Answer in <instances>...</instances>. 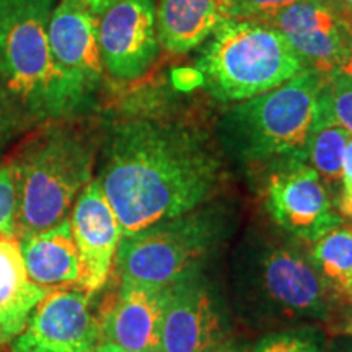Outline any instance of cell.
<instances>
[{
	"label": "cell",
	"instance_id": "cell-20",
	"mask_svg": "<svg viewBox=\"0 0 352 352\" xmlns=\"http://www.w3.org/2000/svg\"><path fill=\"white\" fill-rule=\"evenodd\" d=\"M315 121L334 122L352 135V77L340 69L324 72Z\"/></svg>",
	"mask_w": 352,
	"mask_h": 352
},
{
	"label": "cell",
	"instance_id": "cell-7",
	"mask_svg": "<svg viewBox=\"0 0 352 352\" xmlns=\"http://www.w3.org/2000/svg\"><path fill=\"white\" fill-rule=\"evenodd\" d=\"M226 206H201L179 217L164 220L131 236L118 246L114 271L121 283L171 287L202 272L232 228Z\"/></svg>",
	"mask_w": 352,
	"mask_h": 352
},
{
	"label": "cell",
	"instance_id": "cell-27",
	"mask_svg": "<svg viewBox=\"0 0 352 352\" xmlns=\"http://www.w3.org/2000/svg\"><path fill=\"white\" fill-rule=\"evenodd\" d=\"M327 352H352L351 336H331L328 341Z\"/></svg>",
	"mask_w": 352,
	"mask_h": 352
},
{
	"label": "cell",
	"instance_id": "cell-24",
	"mask_svg": "<svg viewBox=\"0 0 352 352\" xmlns=\"http://www.w3.org/2000/svg\"><path fill=\"white\" fill-rule=\"evenodd\" d=\"M19 197L12 166L8 160L0 162V235L16 236Z\"/></svg>",
	"mask_w": 352,
	"mask_h": 352
},
{
	"label": "cell",
	"instance_id": "cell-25",
	"mask_svg": "<svg viewBox=\"0 0 352 352\" xmlns=\"http://www.w3.org/2000/svg\"><path fill=\"white\" fill-rule=\"evenodd\" d=\"M338 212L342 215V219L347 217V214L352 210V138L347 144L344 162H342V176H341V192L340 199L336 202Z\"/></svg>",
	"mask_w": 352,
	"mask_h": 352
},
{
	"label": "cell",
	"instance_id": "cell-11",
	"mask_svg": "<svg viewBox=\"0 0 352 352\" xmlns=\"http://www.w3.org/2000/svg\"><path fill=\"white\" fill-rule=\"evenodd\" d=\"M80 289H52L33 308L12 352H90L100 342V320Z\"/></svg>",
	"mask_w": 352,
	"mask_h": 352
},
{
	"label": "cell",
	"instance_id": "cell-6",
	"mask_svg": "<svg viewBox=\"0 0 352 352\" xmlns=\"http://www.w3.org/2000/svg\"><path fill=\"white\" fill-rule=\"evenodd\" d=\"M308 65L279 30L223 19L202 47L197 72L220 101H245L283 85Z\"/></svg>",
	"mask_w": 352,
	"mask_h": 352
},
{
	"label": "cell",
	"instance_id": "cell-16",
	"mask_svg": "<svg viewBox=\"0 0 352 352\" xmlns=\"http://www.w3.org/2000/svg\"><path fill=\"white\" fill-rule=\"evenodd\" d=\"M47 292L26 274L19 239L0 235V346L10 344L19 336Z\"/></svg>",
	"mask_w": 352,
	"mask_h": 352
},
{
	"label": "cell",
	"instance_id": "cell-33",
	"mask_svg": "<svg viewBox=\"0 0 352 352\" xmlns=\"http://www.w3.org/2000/svg\"><path fill=\"white\" fill-rule=\"evenodd\" d=\"M346 219H349V220H352V210H351V212L349 214H347V217Z\"/></svg>",
	"mask_w": 352,
	"mask_h": 352
},
{
	"label": "cell",
	"instance_id": "cell-9",
	"mask_svg": "<svg viewBox=\"0 0 352 352\" xmlns=\"http://www.w3.org/2000/svg\"><path fill=\"white\" fill-rule=\"evenodd\" d=\"M104 74L116 82L142 78L160 54L157 0H120L98 16Z\"/></svg>",
	"mask_w": 352,
	"mask_h": 352
},
{
	"label": "cell",
	"instance_id": "cell-12",
	"mask_svg": "<svg viewBox=\"0 0 352 352\" xmlns=\"http://www.w3.org/2000/svg\"><path fill=\"white\" fill-rule=\"evenodd\" d=\"M228 331L226 305L202 272L171 285L158 352H214Z\"/></svg>",
	"mask_w": 352,
	"mask_h": 352
},
{
	"label": "cell",
	"instance_id": "cell-30",
	"mask_svg": "<svg viewBox=\"0 0 352 352\" xmlns=\"http://www.w3.org/2000/svg\"><path fill=\"white\" fill-rule=\"evenodd\" d=\"M336 69L342 70V72L352 77V36L349 39V43H347V47H346L344 54H342L340 64H338Z\"/></svg>",
	"mask_w": 352,
	"mask_h": 352
},
{
	"label": "cell",
	"instance_id": "cell-26",
	"mask_svg": "<svg viewBox=\"0 0 352 352\" xmlns=\"http://www.w3.org/2000/svg\"><path fill=\"white\" fill-rule=\"evenodd\" d=\"M328 333L331 336H351L352 338V305L338 307L327 321Z\"/></svg>",
	"mask_w": 352,
	"mask_h": 352
},
{
	"label": "cell",
	"instance_id": "cell-23",
	"mask_svg": "<svg viewBox=\"0 0 352 352\" xmlns=\"http://www.w3.org/2000/svg\"><path fill=\"white\" fill-rule=\"evenodd\" d=\"M305 0H219L223 19L261 21L283 8Z\"/></svg>",
	"mask_w": 352,
	"mask_h": 352
},
{
	"label": "cell",
	"instance_id": "cell-31",
	"mask_svg": "<svg viewBox=\"0 0 352 352\" xmlns=\"http://www.w3.org/2000/svg\"><path fill=\"white\" fill-rule=\"evenodd\" d=\"M90 352H127V351H124L120 346L113 344V342L103 341V342H98V344H96Z\"/></svg>",
	"mask_w": 352,
	"mask_h": 352
},
{
	"label": "cell",
	"instance_id": "cell-2",
	"mask_svg": "<svg viewBox=\"0 0 352 352\" xmlns=\"http://www.w3.org/2000/svg\"><path fill=\"white\" fill-rule=\"evenodd\" d=\"M236 315L254 329H287L324 323L338 305L320 279L308 245L292 236L254 233L232 261Z\"/></svg>",
	"mask_w": 352,
	"mask_h": 352
},
{
	"label": "cell",
	"instance_id": "cell-28",
	"mask_svg": "<svg viewBox=\"0 0 352 352\" xmlns=\"http://www.w3.org/2000/svg\"><path fill=\"white\" fill-rule=\"evenodd\" d=\"M250 351H252V347L246 344V342L228 338V340L223 341L214 352H250Z\"/></svg>",
	"mask_w": 352,
	"mask_h": 352
},
{
	"label": "cell",
	"instance_id": "cell-34",
	"mask_svg": "<svg viewBox=\"0 0 352 352\" xmlns=\"http://www.w3.org/2000/svg\"><path fill=\"white\" fill-rule=\"evenodd\" d=\"M351 25H352V16H351Z\"/></svg>",
	"mask_w": 352,
	"mask_h": 352
},
{
	"label": "cell",
	"instance_id": "cell-18",
	"mask_svg": "<svg viewBox=\"0 0 352 352\" xmlns=\"http://www.w3.org/2000/svg\"><path fill=\"white\" fill-rule=\"evenodd\" d=\"M308 252L334 303L352 305V228H334L308 245Z\"/></svg>",
	"mask_w": 352,
	"mask_h": 352
},
{
	"label": "cell",
	"instance_id": "cell-32",
	"mask_svg": "<svg viewBox=\"0 0 352 352\" xmlns=\"http://www.w3.org/2000/svg\"><path fill=\"white\" fill-rule=\"evenodd\" d=\"M340 6H336L342 13H346L347 16H352V0H338Z\"/></svg>",
	"mask_w": 352,
	"mask_h": 352
},
{
	"label": "cell",
	"instance_id": "cell-4",
	"mask_svg": "<svg viewBox=\"0 0 352 352\" xmlns=\"http://www.w3.org/2000/svg\"><path fill=\"white\" fill-rule=\"evenodd\" d=\"M57 0H0V82L34 126L88 113L50 46V20Z\"/></svg>",
	"mask_w": 352,
	"mask_h": 352
},
{
	"label": "cell",
	"instance_id": "cell-3",
	"mask_svg": "<svg viewBox=\"0 0 352 352\" xmlns=\"http://www.w3.org/2000/svg\"><path fill=\"white\" fill-rule=\"evenodd\" d=\"M80 118L41 122L8 158L19 197L16 239L67 219L94 179L104 131Z\"/></svg>",
	"mask_w": 352,
	"mask_h": 352
},
{
	"label": "cell",
	"instance_id": "cell-14",
	"mask_svg": "<svg viewBox=\"0 0 352 352\" xmlns=\"http://www.w3.org/2000/svg\"><path fill=\"white\" fill-rule=\"evenodd\" d=\"M171 287L121 283L100 320L101 336L127 352L160 351L162 328Z\"/></svg>",
	"mask_w": 352,
	"mask_h": 352
},
{
	"label": "cell",
	"instance_id": "cell-19",
	"mask_svg": "<svg viewBox=\"0 0 352 352\" xmlns=\"http://www.w3.org/2000/svg\"><path fill=\"white\" fill-rule=\"evenodd\" d=\"M351 138L341 126L327 121H314L308 135L305 160L320 175L329 195H334V204L340 199L342 162Z\"/></svg>",
	"mask_w": 352,
	"mask_h": 352
},
{
	"label": "cell",
	"instance_id": "cell-15",
	"mask_svg": "<svg viewBox=\"0 0 352 352\" xmlns=\"http://www.w3.org/2000/svg\"><path fill=\"white\" fill-rule=\"evenodd\" d=\"M21 259L30 280L39 287L80 289L82 264L69 217L46 230L19 239Z\"/></svg>",
	"mask_w": 352,
	"mask_h": 352
},
{
	"label": "cell",
	"instance_id": "cell-8",
	"mask_svg": "<svg viewBox=\"0 0 352 352\" xmlns=\"http://www.w3.org/2000/svg\"><path fill=\"white\" fill-rule=\"evenodd\" d=\"M271 166L266 209L285 235L311 245L342 226L344 219L338 212L331 195L307 162L292 158Z\"/></svg>",
	"mask_w": 352,
	"mask_h": 352
},
{
	"label": "cell",
	"instance_id": "cell-1",
	"mask_svg": "<svg viewBox=\"0 0 352 352\" xmlns=\"http://www.w3.org/2000/svg\"><path fill=\"white\" fill-rule=\"evenodd\" d=\"M222 178L219 147L192 122L129 114L104 129L96 179L122 236L208 204Z\"/></svg>",
	"mask_w": 352,
	"mask_h": 352
},
{
	"label": "cell",
	"instance_id": "cell-29",
	"mask_svg": "<svg viewBox=\"0 0 352 352\" xmlns=\"http://www.w3.org/2000/svg\"><path fill=\"white\" fill-rule=\"evenodd\" d=\"M83 2L87 3V7L90 8L96 16H100L101 13L107 12L109 7L114 6L116 2H120V0H83Z\"/></svg>",
	"mask_w": 352,
	"mask_h": 352
},
{
	"label": "cell",
	"instance_id": "cell-10",
	"mask_svg": "<svg viewBox=\"0 0 352 352\" xmlns=\"http://www.w3.org/2000/svg\"><path fill=\"white\" fill-rule=\"evenodd\" d=\"M56 67L88 113L104 80L98 44V16L83 0H57L50 20Z\"/></svg>",
	"mask_w": 352,
	"mask_h": 352
},
{
	"label": "cell",
	"instance_id": "cell-5",
	"mask_svg": "<svg viewBox=\"0 0 352 352\" xmlns=\"http://www.w3.org/2000/svg\"><path fill=\"white\" fill-rule=\"evenodd\" d=\"M324 72L307 67L283 85L239 101L223 113L219 138L223 151L248 165L305 160Z\"/></svg>",
	"mask_w": 352,
	"mask_h": 352
},
{
	"label": "cell",
	"instance_id": "cell-22",
	"mask_svg": "<svg viewBox=\"0 0 352 352\" xmlns=\"http://www.w3.org/2000/svg\"><path fill=\"white\" fill-rule=\"evenodd\" d=\"M36 127L0 82V155L23 132Z\"/></svg>",
	"mask_w": 352,
	"mask_h": 352
},
{
	"label": "cell",
	"instance_id": "cell-17",
	"mask_svg": "<svg viewBox=\"0 0 352 352\" xmlns=\"http://www.w3.org/2000/svg\"><path fill=\"white\" fill-rule=\"evenodd\" d=\"M219 0H158L157 32L160 46L183 54L208 39L220 21Z\"/></svg>",
	"mask_w": 352,
	"mask_h": 352
},
{
	"label": "cell",
	"instance_id": "cell-13",
	"mask_svg": "<svg viewBox=\"0 0 352 352\" xmlns=\"http://www.w3.org/2000/svg\"><path fill=\"white\" fill-rule=\"evenodd\" d=\"M70 230L82 264L80 290L94 297L108 283L122 239L116 214L96 178L74 202L69 214Z\"/></svg>",
	"mask_w": 352,
	"mask_h": 352
},
{
	"label": "cell",
	"instance_id": "cell-21",
	"mask_svg": "<svg viewBox=\"0 0 352 352\" xmlns=\"http://www.w3.org/2000/svg\"><path fill=\"white\" fill-rule=\"evenodd\" d=\"M327 334L315 324L271 331L250 352H327Z\"/></svg>",
	"mask_w": 352,
	"mask_h": 352
}]
</instances>
